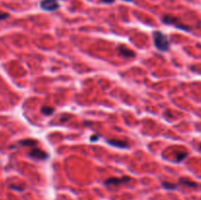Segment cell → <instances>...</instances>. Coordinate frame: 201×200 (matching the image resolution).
<instances>
[{"mask_svg": "<svg viewBox=\"0 0 201 200\" xmlns=\"http://www.w3.org/2000/svg\"><path fill=\"white\" fill-rule=\"evenodd\" d=\"M153 40L155 47L159 50V51H168L170 48V41L167 38V35L164 34L163 32L156 31L153 32Z\"/></svg>", "mask_w": 201, "mask_h": 200, "instance_id": "6da1fadb", "label": "cell"}, {"mask_svg": "<svg viewBox=\"0 0 201 200\" xmlns=\"http://www.w3.org/2000/svg\"><path fill=\"white\" fill-rule=\"evenodd\" d=\"M163 23L164 24H167V25H172V26H175L176 28H181V30H184V31H190V28L189 26H185L184 24H182L181 22L179 21V19L175 18V17H172V16H164L163 19Z\"/></svg>", "mask_w": 201, "mask_h": 200, "instance_id": "7a4b0ae2", "label": "cell"}, {"mask_svg": "<svg viewBox=\"0 0 201 200\" xmlns=\"http://www.w3.org/2000/svg\"><path fill=\"white\" fill-rule=\"evenodd\" d=\"M59 7L60 4L57 0H41L40 1V8L44 11L52 12L59 9Z\"/></svg>", "mask_w": 201, "mask_h": 200, "instance_id": "3957f363", "label": "cell"}, {"mask_svg": "<svg viewBox=\"0 0 201 200\" xmlns=\"http://www.w3.org/2000/svg\"><path fill=\"white\" fill-rule=\"evenodd\" d=\"M130 181V178L129 177H123V178H110L104 182V184L106 185H120L123 183L129 182Z\"/></svg>", "mask_w": 201, "mask_h": 200, "instance_id": "277c9868", "label": "cell"}, {"mask_svg": "<svg viewBox=\"0 0 201 200\" xmlns=\"http://www.w3.org/2000/svg\"><path fill=\"white\" fill-rule=\"evenodd\" d=\"M29 155H30V157H32V158L38 159V160H45L48 158V154L39 148H33L29 153Z\"/></svg>", "mask_w": 201, "mask_h": 200, "instance_id": "5b68a950", "label": "cell"}, {"mask_svg": "<svg viewBox=\"0 0 201 200\" xmlns=\"http://www.w3.org/2000/svg\"><path fill=\"white\" fill-rule=\"evenodd\" d=\"M118 51L120 52L121 55H123L124 57H127V58H130V57H135V53L133 51V50L129 49L128 47H126L125 45H120L118 47Z\"/></svg>", "mask_w": 201, "mask_h": 200, "instance_id": "8992f818", "label": "cell"}, {"mask_svg": "<svg viewBox=\"0 0 201 200\" xmlns=\"http://www.w3.org/2000/svg\"><path fill=\"white\" fill-rule=\"evenodd\" d=\"M109 144L114 145L116 147H121V148H126L129 146V143L126 141H120V140H116V139H110L107 141Z\"/></svg>", "mask_w": 201, "mask_h": 200, "instance_id": "52a82bcc", "label": "cell"}, {"mask_svg": "<svg viewBox=\"0 0 201 200\" xmlns=\"http://www.w3.org/2000/svg\"><path fill=\"white\" fill-rule=\"evenodd\" d=\"M20 144L24 145V146H32H32H36L37 144V142L33 139H25L23 141H21Z\"/></svg>", "mask_w": 201, "mask_h": 200, "instance_id": "ba28073f", "label": "cell"}, {"mask_svg": "<svg viewBox=\"0 0 201 200\" xmlns=\"http://www.w3.org/2000/svg\"><path fill=\"white\" fill-rule=\"evenodd\" d=\"M54 112V109L52 107H49V106H43L42 108H41V113L43 114L45 116H49L51 114H53Z\"/></svg>", "mask_w": 201, "mask_h": 200, "instance_id": "9c48e42d", "label": "cell"}, {"mask_svg": "<svg viewBox=\"0 0 201 200\" xmlns=\"http://www.w3.org/2000/svg\"><path fill=\"white\" fill-rule=\"evenodd\" d=\"M179 183L184 184V185H188V187H190V188H196L197 187V184L195 182H190L189 180H186V178H181V180H179Z\"/></svg>", "mask_w": 201, "mask_h": 200, "instance_id": "30bf717a", "label": "cell"}, {"mask_svg": "<svg viewBox=\"0 0 201 200\" xmlns=\"http://www.w3.org/2000/svg\"><path fill=\"white\" fill-rule=\"evenodd\" d=\"M162 185H163V188H167V189H175L177 188L176 184H173L170 182H162Z\"/></svg>", "mask_w": 201, "mask_h": 200, "instance_id": "8fae6325", "label": "cell"}, {"mask_svg": "<svg viewBox=\"0 0 201 200\" xmlns=\"http://www.w3.org/2000/svg\"><path fill=\"white\" fill-rule=\"evenodd\" d=\"M186 156H188V153H186V152L179 153L178 156H177V160H178V161H182V160H184V159L185 158Z\"/></svg>", "mask_w": 201, "mask_h": 200, "instance_id": "7c38bea8", "label": "cell"}, {"mask_svg": "<svg viewBox=\"0 0 201 200\" xmlns=\"http://www.w3.org/2000/svg\"><path fill=\"white\" fill-rule=\"evenodd\" d=\"M9 17L8 13H0V20H5L6 18Z\"/></svg>", "mask_w": 201, "mask_h": 200, "instance_id": "4fadbf2b", "label": "cell"}, {"mask_svg": "<svg viewBox=\"0 0 201 200\" xmlns=\"http://www.w3.org/2000/svg\"><path fill=\"white\" fill-rule=\"evenodd\" d=\"M101 2L103 3H107V4H111V3H113L115 0H100Z\"/></svg>", "mask_w": 201, "mask_h": 200, "instance_id": "5bb4252c", "label": "cell"}, {"mask_svg": "<svg viewBox=\"0 0 201 200\" xmlns=\"http://www.w3.org/2000/svg\"><path fill=\"white\" fill-rule=\"evenodd\" d=\"M97 138H98V135H94V137L91 138V141H96V140H97Z\"/></svg>", "mask_w": 201, "mask_h": 200, "instance_id": "9a60e30c", "label": "cell"}, {"mask_svg": "<svg viewBox=\"0 0 201 200\" xmlns=\"http://www.w3.org/2000/svg\"><path fill=\"white\" fill-rule=\"evenodd\" d=\"M128 1H130V2H131V0H128Z\"/></svg>", "mask_w": 201, "mask_h": 200, "instance_id": "2e32d148", "label": "cell"}, {"mask_svg": "<svg viewBox=\"0 0 201 200\" xmlns=\"http://www.w3.org/2000/svg\"><path fill=\"white\" fill-rule=\"evenodd\" d=\"M200 150H201V145H200Z\"/></svg>", "mask_w": 201, "mask_h": 200, "instance_id": "e0dca14e", "label": "cell"}]
</instances>
